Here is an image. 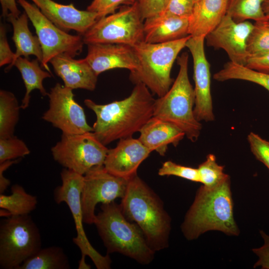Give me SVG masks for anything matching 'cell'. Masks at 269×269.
<instances>
[{"label":"cell","instance_id":"7bdbcfd3","mask_svg":"<svg viewBox=\"0 0 269 269\" xmlns=\"http://www.w3.org/2000/svg\"><path fill=\"white\" fill-rule=\"evenodd\" d=\"M262 7L267 21H269V0H265Z\"/></svg>","mask_w":269,"mask_h":269},{"label":"cell","instance_id":"d590c367","mask_svg":"<svg viewBox=\"0 0 269 269\" xmlns=\"http://www.w3.org/2000/svg\"><path fill=\"white\" fill-rule=\"evenodd\" d=\"M195 2V0H167L165 8L161 13L189 18L192 13Z\"/></svg>","mask_w":269,"mask_h":269},{"label":"cell","instance_id":"ee69618b","mask_svg":"<svg viewBox=\"0 0 269 269\" xmlns=\"http://www.w3.org/2000/svg\"><path fill=\"white\" fill-rule=\"evenodd\" d=\"M268 25H269V21H265Z\"/></svg>","mask_w":269,"mask_h":269},{"label":"cell","instance_id":"ffe728a7","mask_svg":"<svg viewBox=\"0 0 269 269\" xmlns=\"http://www.w3.org/2000/svg\"><path fill=\"white\" fill-rule=\"evenodd\" d=\"M189 18L165 13L144 20V41L160 43L176 40L188 35Z\"/></svg>","mask_w":269,"mask_h":269},{"label":"cell","instance_id":"b9f144b4","mask_svg":"<svg viewBox=\"0 0 269 269\" xmlns=\"http://www.w3.org/2000/svg\"><path fill=\"white\" fill-rule=\"evenodd\" d=\"M19 159L7 160L0 163V194H3L10 184V181L4 176V172L12 164L17 163Z\"/></svg>","mask_w":269,"mask_h":269},{"label":"cell","instance_id":"836d02e7","mask_svg":"<svg viewBox=\"0 0 269 269\" xmlns=\"http://www.w3.org/2000/svg\"><path fill=\"white\" fill-rule=\"evenodd\" d=\"M247 139L254 155L269 170V142L253 132L248 134Z\"/></svg>","mask_w":269,"mask_h":269},{"label":"cell","instance_id":"f1b7e54d","mask_svg":"<svg viewBox=\"0 0 269 269\" xmlns=\"http://www.w3.org/2000/svg\"><path fill=\"white\" fill-rule=\"evenodd\" d=\"M265 0H229L227 14L237 22L253 19L256 22L267 21L263 10Z\"/></svg>","mask_w":269,"mask_h":269},{"label":"cell","instance_id":"7402d4cb","mask_svg":"<svg viewBox=\"0 0 269 269\" xmlns=\"http://www.w3.org/2000/svg\"><path fill=\"white\" fill-rule=\"evenodd\" d=\"M229 0H198L189 18L188 35L203 37L211 32L227 13Z\"/></svg>","mask_w":269,"mask_h":269},{"label":"cell","instance_id":"e575fe53","mask_svg":"<svg viewBox=\"0 0 269 269\" xmlns=\"http://www.w3.org/2000/svg\"><path fill=\"white\" fill-rule=\"evenodd\" d=\"M135 1L134 0H93L87 10L97 13L99 19L115 12L122 4L131 5Z\"/></svg>","mask_w":269,"mask_h":269},{"label":"cell","instance_id":"1f68e13d","mask_svg":"<svg viewBox=\"0 0 269 269\" xmlns=\"http://www.w3.org/2000/svg\"><path fill=\"white\" fill-rule=\"evenodd\" d=\"M30 152L26 143L14 135L0 138V163L23 157Z\"/></svg>","mask_w":269,"mask_h":269},{"label":"cell","instance_id":"8fae6325","mask_svg":"<svg viewBox=\"0 0 269 269\" xmlns=\"http://www.w3.org/2000/svg\"><path fill=\"white\" fill-rule=\"evenodd\" d=\"M17 0L35 29L42 52L41 67L50 72L48 64L57 55L65 53L74 57L81 53L84 44L82 35L70 34L56 26L33 3Z\"/></svg>","mask_w":269,"mask_h":269},{"label":"cell","instance_id":"f546056e","mask_svg":"<svg viewBox=\"0 0 269 269\" xmlns=\"http://www.w3.org/2000/svg\"><path fill=\"white\" fill-rule=\"evenodd\" d=\"M249 57L269 52V25L257 21L247 40Z\"/></svg>","mask_w":269,"mask_h":269},{"label":"cell","instance_id":"bcb514c9","mask_svg":"<svg viewBox=\"0 0 269 269\" xmlns=\"http://www.w3.org/2000/svg\"><path fill=\"white\" fill-rule=\"evenodd\" d=\"M135 1H137L138 0H134Z\"/></svg>","mask_w":269,"mask_h":269},{"label":"cell","instance_id":"2e32d148","mask_svg":"<svg viewBox=\"0 0 269 269\" xmlns=\"http://www.w3.org/2000/svg\"><path fill=\"white\" fill-rule=\"evenodd\" d=\"M151 152L138 138L121 139L109 149L104 167L112 174L129 180L137 174L139 166Z\"/></svg>","mask_w":269,"mask_h":269},{"label":"cell","instance_id":"277c9868","mask_svg":"<svg viewBox=\"0 0 269 269\" xmlns=\"http://www.w3.org/2000/svg\"><path fill=\"white\" fill-rule=\"evenodd\" d=\"M94 224L108 253H118L141 265L149 264L155 252L149 246L139 227L124 215L115 201L102 204Z\"/></svg>","mask_w":269,"mask_h":269},{"label":"cell","instance_id":"ba28073f","mask_svg":"<svg viewBox=\"0 0 269 269\" xmlns=\"http://www.w3.org/2000/svg\"><path fill=\"white\" fill-rule=\"evenodd\" d=\"M62 184L54 191V199L57 204L65 202L72 213L77 232L73 239V243L81 252V259L78 269H90L85 262V257H89L98 269H109L112 261L107 255L103 256L92 246L85 232L81 195L83 185L84 175L71 170L63 168L61 172Z\"/></svg>","mask_w":269,"mask_h":269},{"label":"cell","instance_id":"f35d334b","mask_svg":"<svg viewBox=\"0 0 269 269\" xmlns=\"http://www.w3.org/2000/svg\"><path fill=\"white\" fill-rule=\"evenodd\" d=\"M264 244L261 247L253 249V252L259 257L254 267H261L263 269H269V236L263 231H260Z\"/></svg>","mask_w":269,"mask_h":269},{"label":"cell","instance_id":"7c38bea8","mask_svg":"<svg viewBox=\"0 0 269 269\" xmlns=\"http://www.w3.org/2000/svg\"><path fill=\"white\" fill-rule=\"evenodd\" d=\"M128 180L107 171L103 166H96L84 175L81 201L83 222L94 224L97 204L109 203L124 196Z\"/></svg>","mask_w":269,"mask_h":269},{"label":"cell","instance_id":"74e56055","mask_svg":"<svg viewBox=\"0 0 269 269\" xmlns=\"http://www.w3.org/2000/svg\"><path fill=\"white\" fill-rule=\"evenodd\" d=\"M14 58V53L11 50L8 43L6 28L1 23L0 25V66L11 64Z\"/></svg>","mask_w":269,"mask_h":269},{"label":"cell","instance_id":"7a4b0ae2","mask_svg":"<svg viewBox=\"0 0 269 269\" xmlns=\"http://www.w3.org/2000/svg\"><path fill=\"white\" fill-rule=\"evenodd\" d=\"M181 230L188 240L196 239L212 230L221 231L229 236L239 234L234 218L229 175L214 186L203 185L198 189L182 224Z\"/></svg>","mask_w":269,"mask_h":269},{"label":"cell","instance_id":"3957f363","mask_svg":"<svg viewBox=\"0 0 269 269\" xmlns=\"http://www.w3.org/2000/svg\"><path fill=\"white\" fill-rule=\"evenodd\" d=\"M120 204L126 217L141 229L153 251L168 247L170 217L159 197L137 174L129 179Z\"/></svg>","mask_w":269,"mask_h":269},{"label":"cell","instance_id":"8d00e7d4","mask_svg":"<svg viewBox=\"0 0 269 269\" xmlns=\"http://www.w3.org/2000/svg\"><path fill=\"white\" fill-rule=\"evenodd\" d=\"M167 0H138L140 14L144 21L162 12Z\"/></svg>","mask_w":269,"mask_h":269},{"label":"cell","instance_id":"83f0119b","mask_svg":"<svg viewBox=\"0 0 269 269\" xmlns=\"http://www.w3.org/2000/svg\"><path fill=\"white\" fill-rule=\"evenodd\" d=\"M20 106L11 92L0 91V138L14 136L19 118Z\"/></svg>","mask_w":269,"mask_h":269},{"label":"cell","instance_id":"d6a6232c","mask_svg":"<svg viewBox=\"0 0 269 269\" xmlns=\"http://www.w3.org/2000/svg\"><path fill=\"white\" fill-rule=\"evenodd\" d=\"M159 176H175L191 181L200 182L197 168L177 164L172 161H165L158 169Z\"/></svg>","mask_w":269,"mask_h":269},{"label":"cell","instance_id":"52a82bcc","mask_svg":"<svg viewBox=\"0 0 269 269\" xmlns=\"http://www.w3.org/2000/svg\"><path fill=\"white\" fill-rule=\"evenodd\" d=\"M41 248L38 228L28 215L11 216L0 222V267L17 269Z\"/></svg>","mask_w":269,"mask_h":269},{"label":"cell","instance_id":"4fadbf2b","mask_svg":"<svg viewBox=\"0 0 269 269\" xmlns=\"http://www.w3.org/2000/svg\"><path fill=\"white\" fill-rule=\"evenodd\" d=\"M48 109L42 119L65 134L93 132L87 121L83 108L74 99L73 90L57 83L47 95Z\"/></svg>","mask_w":269,"mask_h":269},{"label":"cell","instance_id":"5bb4252c","mask_svg":"<svg viewBox=\"0 0 269 269\" xmlns=\"http://www.w3.org/2000/svg\"><path fill=\"white\" fill-rule=\"evenodd\" d=\"M254 26L248 21L237 22L226 13L205 38L208 46L224 50L230 61L246 66L249 58L247 40Z\"/></svg>","mask_w":269,"mask_h":269},{"label":"cell","instance_id":"4316f807","mask_svg":"<svg viewBox=\"0 0 269 269\" xmlns=\"http://www.w3.org/2000/svg\"><path fill=\"white\" fill-rule=\"evenodd\" d=\"M215 80L223 82L229 80H242L256 83L269 91V73L259 71L245 65L231 61L214 74Z\"/></svg>","mask_w":269,"mask_h":269},{"label":"cell","instance_id":"d6986e66","mask_svg":"<svg viewBox=\"0 0 269 269\" xmlns=\"http://www.w3.org/2000/svg\"><path fill=\"white\" fill-rule=\"evenodd\" d=\"M50 63L65 86L72 90L82 89L92 91L95 89L98 76L85 58L75 59L63 53L54 57Z\"/></svg>","mask_w":269,"mask_h":269},{"label":"cell","instance_id":"e0dca14e","mask_svg":"<svg viewBox=\"0 0 269 269\" xmlns=\"http://www.w3.org/2000/svg\"><path fill=\"white\" fill-rule=\"evenodd\" d=\"M43 14L56 26L68 32L84 35L99 19L95 12L76 8L73 3L63 4L52 0H30Z\"/></svg>","mask_w":269,"mask_h":269},{"label":"cell","instance_id":"8992f818","mask_svg":"<svg viewBox=\"0 0 269 269\" xmlns=\"http://www.w3.org/2000/svg\"><path fill=\"white\" fill-rule=\"evenodd\" d=\"M188 58L186 52L177 57L178 75L167 93L155 99L153 116L174 125L189 140L195 142L202 125L194 113L195 94L188 77Z\"/></svg>","mask_w":269,"mask_h":269},{"label":"cell","instance_id":"ac0fdd59","mask_svg":"<svg viewBox=\"0 0 269 269\" xmlns=\"http://www.w3.org/2000/svg\"><path fill=\"white\" fill-rule=\"evenodd\" d=\"M88 52L85 58L98 76L105 71L116 68L135 69L138 61L133 47L114 43L87 44Z\"/></svg>","mask_w":269,"mask_h":269},{"label":"cell","instance_id":"f6af8a7d","mask_svg":"<svg viewBox=\"0 0 269 269\" xmlns=\"http://www.w3.org/2000/svg\"><path fill=\"white\" fill-rule=\"evenodd\" d=\"M198 0H195V1L196 2V1H197Z\"/></svg>","mask_w":269,"mask_h":269},{"label":"cell","instance_id":"5b68a950","mask_svg":"<svg viewBox=\"0 0 269 269\" xmlns=\"http://www.w3.org/2000/svg\"><path fill=\"white\" fill-rule=\"evenodd\" d=\"M190 35L173 41L150 43L142 41L133 47L137 56L136 68L131 71L130 79L134 84L142 83L158 97L165 94L173 83L171 77L173 64L186 47Z\"/></svg>","mask_w":269,"mask_h":269},{"label":"cell","instance_id":"603a6c76","mask_svg":"<svg viewBox=\"0 0 269 269\" xmlns=\"http://www.w3.org/2000/svg\"><path fill=\"white\" fill-rule=\"evenodd\" d=\"M7 20L13 27L12 40L16 47L14 60L11 64L8 65L5 71L9 70L15 60L19 57L28 58L34 55L41 63L42 60V52L38 37L33 35L28 28V17L24 11L18 17L8 15Z\"/></svg>","mask_w":269,"mask_h":269},{"label":"cell","instance_id":"d4e9b609","mask_svg":"<svg viewBox=\"0 0 269 269\" xmlns=\"http://www.w3.org/2000/svg\"><path fill=\"white\" fill-rule=\"evenodd\" d=\"M67 256L58 246L41 248L26 260L17 269H69Z\"/></svg>","mask_w":269,"mask_h":269},{"label":"cell","instance_id":"9a60e30c","mask_svg":"<svg viewBox=\"0 0 269 269\" xmlns=\"http://www.w3.org/2000/svg\"><path fill=\"white\" fill-rule=\"evenodd\" d=\"M205 39L190 35L186 47L190 52L193 62L194 115L198 121L207 122L214 120L215 118L211 93L210 66L205 53Z\"/></svg>","mask_w":269,"mask_h":269},{"label":"cell","instance_id":"9c48e42d","mask_svg":"<svg viewBox=\"0 0 269 269\" xmlns=\"http://www.w3.org/2000/svg\"><path fill=\"white\" fill-rule=\"evenodd\" d=\"M143 20L137 1L99 18L82 35L84 44L114 43L134 47L144 41Z\"/></svg>","mask_w":269,"mask_h":269},{"label":"cell","instance_id":"30bf717a","mask_svg":"<svg viewBox=\"0 0 269 269\" xmlns=\"http://www.w3.org/2000/svg\"><path fill=\"white\" fill-rule=\"evenodd\" d=\"M108 150L93 132L62 134L61 139L51 149L56 161L82 175L95 167L104 165Z\"/></svg>","mask_w":269,"mask_h":269},{"label":"cell","instance_id":"44dd1931","mask_svg":"<svg viewBox=\"0 0 269 269\" xmlns=\"http://www.w3.org/2000/svg\"><path fill=\"white\" fill-rule=\"evenodd\" d=\"M139 132V140L151 152L155 151L161 156L165 155L168 145L176 146L185 136L174 125L153 116Z\"/></svg>","mask_w":269,"mask_h":269},{"label":"cell","instance_id":"484cf974","mask_svg":"<svg viewBox=\"0 0 269 269\" xmlns=\"http://www.w3.org/2000/svg\"><path fill=\"white\" fill-rule=\"evenodd\" d=\"M11 194H0V208L5 210L9 216L28 215L36 207L37 197L27 193L23 187L15 184L11 188Z\"/></svg>","mask_w":269,"mask_h":269},{"label":"cell","instance_id":"6da1fadb","mask_svg":"<svg viewBox=\"0 0 269 269\" xmlns=\"http://www.w3.org/2000/svg\"><path fill=\"white\" fill-rule=\"evenodd\" d=\"M135 85L130 95L120 101L101 105L91 99L84 100L96 116L93 132L105 145L132 137L153 117V95L143 84Z\"/></svg>","mask_w":269,"mask_h":269},{"label":"cell","instance_id":"cb8c5ba5","mask_svg":"<svg viewBox=\"0 0 269 269\" xmlns=\"http://www.w3.org/2000/svg\"><path fill=\"white\" fill-rule=\"evenodd\" d=\"M37 59L30 60L28 58L19 57L13 64L20 72L25 87V93L20 105L22 109L28 107L30 93L33 90H38L43 96L48 95L43 82L51 77V73L42 69Z\"/></svg>","mask_w":269,"mask_h":269},{"label":"cell","instance_id":"ab89813d","mask_svg":"<svg viewBox=\"0 0 269 269\" xmlns=\"http://www.w3.org/2000/svg\"><path fill=\"white\" fill-rule=\"evenodd\" d=\"M246 66L259 71L269 73V52L249 57Z\"/></svg>","mask_w":269,"mask_h":269},{"label":"cell","instance_id":"4dcf8cb0","mask_svg":"<svg viewBox=\"0 0 269 269\" xmlns=\"http://www.w3.org/2000/svg\"><path fill=\"white\" fill-rule=\"evenodd\" d=\"M197 169L200 182L206 187L214 186L228 176L224 172V166L217 163L216 156L213 154H209Z\"/></svg>","mask_w":269,"mask_h":269},{"label":"cell","instance_id":"60d3db41","mask_svg":"<svg viewBox=\"0 0 269 269\" xmlns=\"http://www.w3.org/2000/svg\"><path fill=\"white\" fill-rule=\"evenodd\" d=\"M1 7V15L3 18H7L8 15L18 17L20 15L16 0H0Z\"/></svg>","mask_w":269,"mask_h":269}]
</instances>
